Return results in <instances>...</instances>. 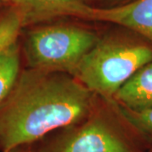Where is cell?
Listing matches in <instances>:
<instances>
[{"label": "cell", "instance_id": "6da1fadb", "mask_svg": "<svg viewBox=\"0 0 152 152\" xmlns=\"http://www.w3.org/2000/svg\"><path fill=\"white\" fill-rule=\"evenodd\" d=\"M96 96L67 73L21 71L0 105V151L30 145L86 118Z\"/></svg>", "mask_w": 152, "mask_h": 152}, {"label": "cell", "instance_id": "7a4b0ae2", "mask_svg": "<svg viewBox=\"0 0 152 152\" xmlns=\"http://www.w3.org/2000/svg\"><path fill=\"white\" fill-rule=\"evenodd\" d=\"M151 60L150 46L121 38H100L71 75L111 103L120 88Z\"/></svg>", "mask_w": 152, "mask_h": 152}, {"label": "cell", "instance_id": "3957f363", "mask_svg": "<svg viewBox=\"0 0 152 152\" xmlns=\"http://www.w3.org/2000/svg\"><path fill=\"white\" fill-rule=\"evenodd\" d=\"M118 118V113L116 118L94 110L81 121L45 137L33 152H140V138Z\"/></svg>", "mask_w": 152, "mask_h": 152}, {"label": "cell", "instance_id": "277c9868", "mask_svg": "<svg viewBox=\"0 0 152 152\" xmlns=\"http://www.w3.org/2000/svg\"><path fill=\"white\" fill-rule=\"evenodd\" d=\"M99 39L96 32L78 26H44L27 33L24 51L29 68L71 75Z\"/></svg>", "mask_w": 152, "mask_h": 152}, {"label": "cell", "instance_id": "5b68a950", "mask_svg": "<svg viewBox=\"0 0 152 152\" xmlns=\"http://www.w3.org/2000/svg\"><path fill=\"white\" fill-rule=\"evenodd\" d=\"M86 20L123 26L152 43V0H134L111 8L92 7Z\"/></svg>", "mask_w": 152, "mask_h": 152}, {"label": "cell", "instance_id": "8992f818", "mask_svg": "<svg viewBox=\"0 0 152 152\" xmlns=\"http://www.w3.org/2000/svg\"><path fill=\"white\" fill-rule=\"evenodd\" d=\"M92 9L88 0H22L25 23H35L58 16L86 19Z\"/></svg>", "mask_w": 152, "mask_h": 152}, {"label": "cell", "instance_id": "52a82bcc", "mask_svg": "<svg viewBox=\"0 0 152 152\" xmlns=\"http://www.w3.org/2000/svg\"><path fill=\"white\" fill-rule=\"evenodd\" d=\"M111 104L127 108L152 107V60L141 67L114 96Z\"/></svg>", "mask_w": 152, "mask_h": 152}, {"label": "cell", "instance_id": "ba28073f", "mask_svg": "<svg viewBox=\"0 0 152 152\" xmlns=\"http://www.w3.org/2000/svg\"><path fill=\"white\" fill-rule=\"evenodd\" d=\"M20 52L15 42L0 53V105L8 96L20 75Z\"/></svg>", "mask_w": 152, "mask_h": 152}, {"label": "cell", "instance_id": "9c48e42d", "mask_svg": "<svg viewBox=\"0 0 152 152\" xmlns=\"http://www.w3.org/2000/svg\"><path fill=\"white\" fill-rule=\"evenodd\" d=\"M115 105L116 112L129 124L140 140L152 149V107L145 109H130Z\"/></svg>", "mask_w": 152, "mask_h": 152}, {"label": "cell", "instance_id": "30bf717a", "mask_svg": "<svg viewBox=\"0 0 152 152\" xmlns=\"http://www.w3.org/2000/svg\"><path fill=\"white\" fill-rule=\"evenodd\" d=\"M26 26L22 11L17 6L10 5L0 15V53L17 42L21 29Z\"/></svg>", "mask_w": 152, "mask_h": 152}, {"label": "cell", "instance_id": "8fae6325", "mask_svg": "<svg viewBox=\"0 0 152 152\" xmlns=\"http://www.w3.org/2000/svg\"><path fill=\"white\" fill-rule=\"evenodd\" d=\"M2 1L3 3H6V4H9L10 5H14L17 6L18 8L20 9L22 4V0H0Z\"/></svg>", "mask_w": 152, "mask_h": 152}, {"label": "cell", "instance_id": "7c38bea8", "mask_svg": "<svg viewBox=\"0 0 152 152\" xmlns=\"http://www.w3.org/2000/svg\"><path fill=\"white\" fill-rule=\"evenodd\" d=\"M0 152H33L32 151L29 150L26 148V146L25 147H19V148H15L13 150H10V151H0Z\"/></svg>", "mask_w": 152, "mask_h": 152}, {"label": "cell", "instance_id": "4fadbf2b", "mask_svg": "<svg viewBox=\"0 0 152 152\" xmlns=\"http://www.w3.org/2000/svg\"><path fill=\"white\" fill-rule=\"evenodd\" d=\"M2 4H3V2H2V1H0V7L2 6Z\"/></svg>", "mask_w": 152, "mask_h": 152}, {"label": "cell", "instance_id": "5bb4252c", "mask_svg": "<svg viewBox=\"0 0 152 152\" xmlns=\"http://www.w3.org/2000/svg\"><path fill=\"white\" fill-rule=\"evenodd\" d=\"M115 1H124V0H115Z\"/></svg>", "mask_w": 152, "mask_h": 152}]
</instances>
